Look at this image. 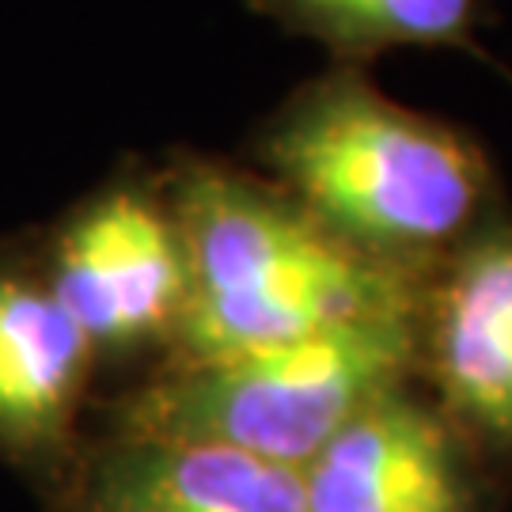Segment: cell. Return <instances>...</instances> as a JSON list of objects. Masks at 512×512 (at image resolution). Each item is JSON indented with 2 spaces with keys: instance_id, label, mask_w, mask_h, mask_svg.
Segmentation results:
<instances>
[{
  "instance_id": "ba28073f",
  "label": "cell",
  "mask_w": 512,
  "mask_h": 512,
  "mask_svg": "<svg viewBox=\"0 0 512 512\" xmlns=\"http://www.w3.org/2000/svg\"><path fill=\"white\" fill-rule=\"evenodd\" d=\"M95 357L92 338L46 281L0 274V444L19 456L57 452Z\"/></svg>"
},
{
  "instance_id": "3957f363",
  "label": "cell",
  "mask_w": 512,
  "mask_h": 512,
  "mask_svg": "<svg viewBox=\"0 0 512 512\" xmlns=\"http://www.w3.org/2000/svg\"><path fill=\"white\" fill-rule=\"evenodd\" d=\"M414 376L418 311L220 361H171L118 406L110 433L217 444L304 471L338 429Z\"/></svg>"
},
{
  "instance_id": "52a82bcc",
  "label": "cell",
  "mask_w": 512,
  "mask_h": 512,
  "mask_svg": "<svg viewBox=\"0 0 512 512\" xmlns=\"http://www.w3.org/2000/svg\"><path fill=\"white\" fill-rule=\"evenodd\" d=\"M57 512H308L293 467L217 444L110 433L76 463Z\"/></svg>"
},
{
  "instance_id": "5b68a950",
  "label": "cell",
  "mask_w": 512,
  "mask_h": 512,
  "mask_svg": "<svg viewBox=\"0 0 512 512\" xmlns=\"http://www.w3.org/2000/svg\"><path fill=\"white\" fill-rule=\"evenodd\" d=\"M418 372L475 444L512 452V213L501 209L421 281Z\"/></svg>"
},
{
  "instance_id": "8992f818",
  "label": "cell",
  "mask_w": 512,
  "mask_h": 512,
  "mask_svg": "<svg viewBox=\"0 0 512 512\" xmlns=\"http://www.w3.org/2000/svg\"><path fill=\"white\" fill-rule=\"evenodd\" d=\"M308 512H478L475 440L403 384L365 406L300 471Z\"/></svg>"
},
{
  "instance_id": "9c48e42d",
  "label": "cell",
  "mask_w": 512,
  "mask_h": 512,
  "mask_svg": "<svg viewBox=\"0 0 512 512\" xmlns=\"http://www.w3.org/2000/svg\"><path fill=\"white\" fill-rule=\"evenodd\" d=\"M251 12L289 35H304L334 54V65L365 69L372 57L410 46H459L490 61L512 80V69L475 42L486 0H247Z\"/></svg>"
},
{
  "instance_id": "277c9868",
  "label": "cell",
  "mask_w": 512,
  "mask_h": 512,
  "mask_svg": "<svg viewBox=\"0 0 512 512\" xmlns=\"http://www.w3.org/2000/svg\"><path fill=\"white\" fill-rule=\"evenodd\" d=\"M46 285L95 353L171 342L186 304V251L167 194L114 186L76 209Z\"/></svg>"
},
{
  "instance_id": "7a4b0ae2",
  "label": "cell",
  "mask_w": 512,
  "mask_h": 512,
  "mask_svg": "<svg viewBox=\"0 0 512 512\" xmlns=\"http://www.w3.org/2000/svg\"><path fill=\"white\" fill-rule=\"evenodd\" d=\"M167 205L186 251L175 365L418 311V277L349 247L266 175L194 160L171 175Z\"/></svg>"
},
{
  "instance_id": "6da1fadb",
  "label": "cell",
  "mask_w": 512,
  "mask_h": 512,
  "mask_svg": "<svg viewBox=\"0 0 512 512\" xmlns=\"http://www.w3.org/2000/svg\"><path fill=\"white\" fill-rule=\"evenodd\" d=\"M255 160L338 239L418 281L505 209L471 133L395 103L357 65L300 84L258 133Z\"/></svg>"
}]
</instances>
